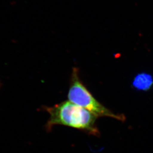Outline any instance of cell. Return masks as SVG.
Returning <instances> with one entry per match:
<instances>
[{
    "label": "cell",
    "mask_w": 153,
    "mask_h": 153,
    "mask_svg": "<svg viewBox=\"0 0 153 153\" xmlns=\"http://www.w3.org/2000/svg\"><path fill=\"white\" fill-rule=\"evenodd\" d=\"M49 119L46 125L47 130L51 131L56 125L66 126L85 131L90 135L99 136L96 125L97 117L88 110L68 101L46 107Z\"/></svg>",
    "instance_id": "6da1fadb"
},
{
    "label": "cell",
    "mask_w": 153,
    "mask_h": 153,
    "mask_svg": "<svg viewBox=\"0 0 153 153\" xmlns=\"http://www.w3.org/2000/svg\"><path fill=\"white\" fill-rule=\"evenodd\" d=\"M68 98L70 102L88 110L97 117H108L121 121L126 120L124 115L113 113L94 97L81 81L76 68L72 71Z\"/></svg>",
    "instance_id": "7a4b0ae2"
},
{
    "label": "cell",
    "mask_w": 153,
    "mask_h": 153,
    "mask_svg": "<svg viewBox=\"0 0 153 153\" xmlns=\"http://www.w3.org/2000/svg\"><path fill=\"white\" fill-rule=\"evenodd\" d=\"M153 78L151 76L142 73L134 78L133 86L134 88L141 90H149L153 85Z\"/></svg>",
    "instance_id": "3957f363"
}]
</instances>
